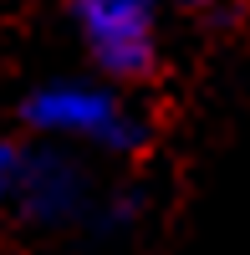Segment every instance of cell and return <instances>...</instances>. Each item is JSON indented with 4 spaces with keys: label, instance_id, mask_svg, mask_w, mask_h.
I'll return each mask as SVG.
<instances>
[{
    "label": "cell",
    "instance_id": "obj_1",
    "mask_svg": "<svg viewBox=\"0 0 250 255\" xmlns=\"http://www.w3.org/2000/svg\"><path fill=\"white\" fill-rule=\"evenodd\" d=\"M26 123L56 148H102V153H138L148 138L143 118L128 97L108 82H82V77H56L41 82L26 97Z\"/></svg>",
    "mask_w": 250,
    "mask_h": 255
},
{
    "label": "cell",
    "instance_id": "obj_2",
    "mask_svg": "<svg viewBox=\"0 0 250 255\" xmlns=\"http://www.w3.org/2000/svg\"><path fill=\"white\" fill-rule=\"evenodd\" d=\"M72 26L87 56L113 82H138L158 67V5L153 0H72Z\"/></svg>",
    "mask_w": 250,
    "mask_h": 255
},
{
    "label": "cell",
    "instance_id": "obj_3",
    "mask_svg": "<svg viewBox=\"0 0 250 255\" xmlns=\"http://www.w3.org/2000/svg\"><path fill=\"white\" fill-rule=\"evenodd\" d=\"M15 199L36 225H67L87 209V174L67 148H46L36 158H20Z\"/></svg>",
    "mask_w": 250,
    "mask_h": 255
},
{
    "label": "cell",
    "instance_id": "obj_4",
    "mask_svg": "<svg viewBox=\"0 0 250 255\" xmlns=\"http://www.w3.org/2000/svg\"><path fill=\"white\" fill-rule=\"evenodd\" d=\"M15 174H20V158L10 153L5 143H0V204L15 199Z\"/></svg>",
    "mask_w": 250,
    "mask_h": 255
},
{
    "label": "cell",
    "instance_id": "obj_5",
    "mask_svg": "<svg viewBox=\"0 0 250 255\" xmlns=\"http://www.w3.org/2000/svg\"><path fill=\"white\" fill-rule=\"evenodd\" d=\"M174 5H184V10H230L235 0H174Z\"/></svg>",
    "mask_w": 250,
    "mask_h": 255
}]
</instances>
